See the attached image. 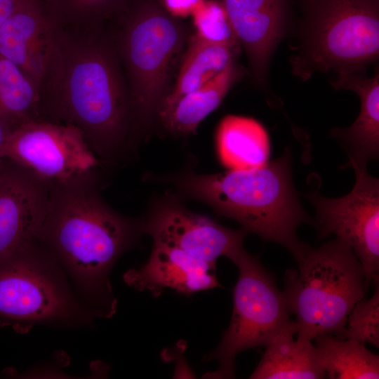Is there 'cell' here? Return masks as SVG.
I'll return each mask as SVG.
<instances>
[{"mask_svg":"<svg viewBox=\"0 0 379 379\" xmlns=\"http://www.w3.org/2000/svg\"><path fill=\"white\" fill-rule=\"evenodd\" d=\"M116 47L102 30L58 25L40 87L43 119L77 128L100 163L132 147L133 119Z\"/></svg>","mask_w":379,"mask_h":379,"instance_id":"6da1fadb","label":"cell"},{"mask_svg":"<svg viewBox=\"0 0 379 379\" xmlns=\"http://www.w3.org/2000/svg\"><path fill=\"white\" fill-rule=\"evenodd\" d=\"M142 234L141 220L117 213L103 200L94 172L51 187L36 239L97 319H109L117 308L111 272Z\"/></svg>","mask_w":379,"mask_h":379,"instance_id":"7a4b0ae2","label":"cell"},{"mask_svg":"<svg viewBox=\"0 0 379 379\" xmlns=\"http://www.w3.org/2000/svg\"><path fill=\"white\" fill-rule=\"evenodd\" d=\"M171 179L185 197L208 204L248 233L283 246L295 258L305 244L297 237L298 227L313 225L293 183L289 149L259 168L212 174L188 171Z\"/></svg>","mask_w":379,"mask_h":379,"instance_id":"3957f363","label":"cell"},{"mask_svg":"<svg viewBox=\"0 0 379 379\" xmlns=\"http://www.w3.org/2000/svg\"><path fill=\"white\" fill-rule=\"evenodd\" d=\"M295 259L298 269L286 270L282 293L289 314L295 317L297 339L338 336L368 288L361 262L338 239L318 248L305 243Z\"/></svg>","mask_w":379,"mask_h":379,"instance_id":"277c9868","label":"cell"},{"mask_svg":"<svg viewBox=\"0 0 379 379\" xmlns=\"http://www.w3.org/2000/svg\"><path fill=\"white\" fill-rule=\"evenodd\" d=\"M96 319L36 239L0 256V326L25 333L36 325L93 326Z\"/></svg>","mask_w":379,"mask_h":379,"instance_id":"5b68a950","label":"cell"},{"mask_svg":"<svg viewBox=\"0 0 379 379\" xmlns=\"http://www.w3.org/2000/svg\"><path fill=\"white\" fill-rule=\"evenodd\" d=\"M294 75L303 81L317 72L366 68L379 55V0H302Z\"/></svg>","mask_w":379,"mask_h":379,"instance_id":"8992f818","label":"cell"},{"mask_svg":"<svg viewBox=\"0 0 379 379\" xmlns=\"http://www.w3.org/2000/svg\"><path fill=\"white\" fill-rule=\"evenodd\" d=\"M184 39L178 22L157 8H142L125 22L116 48L128 74L133 129L159 109Z\"/></svg>","mask_w":379,"mask_h":379,"instance_id":"52a82bcc","label":"cell"},{"mask_svg":"<svg viewBox=\"0 0 379 379\" xmlns=\"http://www.w3.org/2000/svg\"><path fill=\"white\" fill-rule=\"evenodd\" d=\"M234 263L239 277L232 291V317L218 347L203 358L218 363L216 371L204 375L207 378H234L240 352L265 347L292 321L282 292L258 257L244 250Z\"/></svg>","mask_w":379,"mask_h":379,"instance_id":"ba28073f","label":"cell"},{"mask_svg":"<svg viewBox=\"0 0 379 379\" xmlns=\"http://www.w3.org/2000/svg\"><path fill=\"white\" fill-rule=\"evenodd\" d=\"M1 157L51 186L94 173L101 164L77 128L45 119L11 128Z\"/></svg>","mask_w":379,"mask_h":379,"instance_id":"9c48e42d","label":"cell"},{"mask_svg":"<svg viewBox=\"0 0 379 379\" xmlns=\"http://www.w3.org/2000/svg\"><path fill=\"white\" fill-rule=\"evenodd\" d=\"M352 168L356 180L349 194L333 199L312 192L307 198L315 208L313 225L319 239L334 234L348 245L361 262L369 287L378 281L379 180L366 168Z\"/></svg>","mask_w":379,"mask_h":379,"instance_id":"30bf717a","label":"cell"},{"mask_svg":"<svg viewBox=\"0 0 379 379\" xmlns=\"http://www.w3.org/2000/svg\"><path fill=\"white\" fill-rule=\"evenodd\" d=\"M141 225L143 234L150 235L154 244L179 248L214 264L222 256L234 262L245 250L243 242L248 234L241 228L222 226L167 198L154 205Z\"/></svg>","mask_w":379,"mask_h":379,"instance_id":"8fae6325","label":"cell"},{"mask_svg":"<svg viewBox=\"0 0 379 379\" xmlns=\"http://www.w3.org/2000/svg\"><path fill=\"white\" fill-rule=\"evenodd\" d=\"M51 187L27 169L3 159L0 166V256L36 239Z\"/></svg>","mask_w":379,"mask_h":379,"instance_id":"7c38bea8","label":"cell"},{"mask_svg":"<svg viewBox=\"0 0 379 379\" xmlns=\"http://www.w3.org/2000/svg\"><path fill=\"white\" fill-rule=\"evenodd\" d=\"M57 27L41 0H23L0 27V54L18 66L39 91Z\"/></svg>","mask_w":379,"mask_h":379,"instance_id":"4fadbf2b","label":"cell"},{"mask_svg":"<svg viewBox=\"0 0 379 379\" xmlns=\"http://www.w3.org/2000/svg\"><path fill=\"white\" fill-rule=\"evenodd\" d=\"M291 0H220L254 80L265 81L271 56L285 32Z\"/></svg>","mask_w":379,"mask_h":379,"instance_id":"5bb4252c","label":"cell"},{"mask_svg":"<svg viewBox=\"0 0 379 379\" xmlns=\"http://www.w3.org/2000/svg\"><path fill=\"white\" fill-rule=\"evenodd\" d=\"M215 264L194 258L183 251L154 244L147 262L138 269H131L123 276L124 282L138 291H147L159 297L165 288L191 295L220 284Z\"/></svg>","mask_w":379,"mask_h":379,"instance_id":"9a60e30c","label":"cell"},{"mask_svg":"<svg viewBox=\"0 0 379 379\" xmlns=\"http://www.w3.org/2000/svg\"><path fill=\"white\" fill-rule=\"evenodd\" d=\"M336 89L355 92L361 106L358 117L347 128H335L331 135L337 138L347 153L349 160L344 167L366 168L367 163L379 155V74L368 77L366 68L338 73L331 82Z\"/></svg>","mask_w":379,"mask_h":379,"instance_id":"2e32d148","label":"cell"},{"mask_svg":"<svg viewBox=\"0 0 379 379\" xmlns=\"http://www.w3.org/2000/svg\"><path fill=\"white\" fill-rule=\"evenodd\" d=\"M297 328L292 321L275 335L265 351L253 379H321L326 378L314 345L310 340H294Z\"/></svg>","mask_w":379,"mask_h":379,"instance_id":"e0dca14e","label":"cell"},{"mask_svg":"<svg viewBox=\"0 0 379 379\" xmlns=\"http://www.w3.org/2000/svg\"><path fill=\"white\" fill-rule=\"evenodd\" d=\"M215 145L220 162L227 170H249L269 161L268 133L255 119L227 115L219 123Z\"/></svg>","mask_w":379,"mask_h":379,"instance_id":"ac0fdd59","label":"cell"},{"mask_svg":"<svg viewBox=\"0 0 379 379\" xmlns=\"http://www.w3.org/2000/svg\"><path fill=\"white\" fill-rule=\"evenodd\" d=\"M243 75L235 62L211 81L173 102L159 108L164 126L178 134L194 132L219 107L231 88Z\"/></svg>","mask_w":379,"mask_h":379,"instance_id":"d6986e66","label":"cell"},{"mask_svg":"<svg viewBox=\"0 0 379 379\" xmlns=\"http://www.w3.org/2000/svg\"><path fill=\"white\" fill-rule=\"evenodd\" d=\"M236 50L195 34L184 55L174 88L166 95L160 107L173 103L218 75L234 62Z\"/></svg>","mask_w":379,"mask_h":379,"instance_id":"ffe728a7","label":"cell"},{"mask_svg":"<svg viewBox=\"0 0 379 379\" xmlns=\"http://www.w3.org/2000/svg\"><path fill=\"white\" fill-rule=\"evenodd\" d=\"M321 365L330 379L379 378V357L354 340L323 334L314 339Z\"/></svg>","mask_w":379,"mask_h":379,"instance_id":"44dd1931","label":"cell"},{"mask_svg":"<svg viewBox=\"0 0 379 379\" xmlns=\"http://www.w3.org/2000/svg\"><path fill=\"white\" fill-rule=\"evenodd\" d=\"M0 115L12 128L43 119L39 90L18 66L1 54Z\"/></svg>","mask_w":379,"mask_h":379,"instance_id":"7402d4cb","label":"cell"},{"mask_svg":"<svg viewBox=\"0 0 379 379\" xmlns=\"http://www.w3.org/2000/svg\"><path fill=\"white\" fill-rule=\"evenodd\" d=\"M58 25L77 30H101L100 22L121 0H41Z\"/></svg>","mask_w":379,"mask_h":379,"instance_id":"603a6c76","label":"cell"},{"mask_svg":"<svg viewBox=\"0 0 379 379\" xmlns=\"http://www.w3.org/2000/svg\"><path fill=\"white\" fill-rule=\"evenodd\" d=\"M373 295L360 300L349 314L344 331L337 337L379 347V286Z\"/></svg>","mask_w":379,"mask_h":379,"instance_id":"cb8c5ba5","label":"cell"},{"mask_svg":"<svg viewBox=\"0 0 379 379\" xmlns=\"http://www.w3.org/2000/svg\"><path fill=\"white\" fill-rule=\"evenodd\" d=\"M197 35L237 48L239 41L220 2L206 1L194 10Z\"/></svg>","mask_w":379,"mask_h":379,"instance_id":"d4e9b609","label":"cell"},{"mask_svg":"<svg viewBox=\"0 0 379 379\" xmlns=\"http://www.w3.org/2000/svg\"><path fill=\"white\" fill-rule=\"evenodd\" d=\"M199 0H165L168 8L173 13L186 14L195 9Z\"/></svg>","mask_w":379,"mask_h":379,"instance_id":"484cf974","label":"cell"},{"mask_svg":"<svg viewBox=\"0 0 379 379\" xmlns=\"http://www.w3.org/2000/svg\"><path fill=\"white\" fill-rule=\"evenodd\" d=\"M23 0H0V27Z\"/></svg>","mask_w":379,"mask_h":379,"instance_id":"4316f807","label":"cell"},{"mask_svg":"<svg viewBox=\"0 0 379 379\" xmlns=\"http://www.w3.org/2000/svg\"><path fill=\"white\" fill-rule=\"evenodd\" d=\"M11 126L0 115V166L3 158L1 157V149L6 136L11 130Z\"/></svg>","mask_w":379,"mask_h":379,"instance_id":"83f0119b","label":"cell"}]
</instances>
